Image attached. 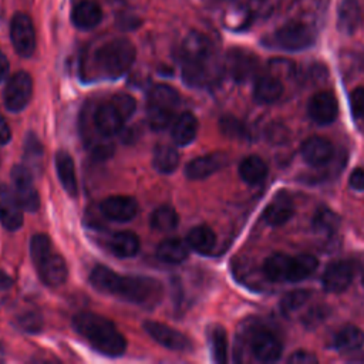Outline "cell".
<instances>
[{
	"instance_id": "cell-1",
	"label": "cell",
	"mask_w": 364,
	"mask_h": 364,
	"mask_svg": "<svg viewBox=\"0 0 364 364\" xmlns=\"http://www.w3.org/2000/svg\"><path fill=\"white\" fill-rule=\"evenodd\" d=\"M94 289L114 294L128 303L152 309L159 304L164 289L159 280L148 276H121L107 266L97 264L90 274Z\"/></svg>"
},
{
	"instance_id": "cell-2",
	"label": "cell",
	"mask_w": 364,
	"mask_h": 364,
	"mask_svg": "<svg viewBox=\"0 0 364 364\" xmlns=\"http://www.w3.org/2000/svg\"><path fill=\"white\" fill-rule=\"evenodd\" d=\"M182 77L191 87H206L216 80L218 67L210 40L191 31L182 43Z\"/></svg>"
},
{
	"instance_id": "cell-3",
	"label": "cell",
	"mask_w": 364,
	"mask_h": 364,
	"mask_svg": "<svg viewBox=\"0 0 364 364\" xmlns=\"http://www.w3.org/2000/svg\"><path fill=\"white\" fill-rule=\"evenodd\" d=\"M74 330L84 337L88 344L100 354L119 357L127 350V340L115 324L100 314L84 311L73 317Z\"/></svg>"
},
{
	"instance_id": "cell-4",
	"label": "cell",
	"mask_w": 364,
	"mask_h": 364,
	"mask_svg": "<svg viewBox=\"0 0 364 364\" xmlns=\"http://www.w3.org/2000/svg\"><path fill=\"white\" fill-rule=\"evenodd\" d=\"M135 55V47L129 40L112 38L94 51L91 67L98 78L115 80L131 68Z\"/></svg>"
},
{
	"instance_id": "cell-5",
	"label": "cell",
	"mask_w": 364,
	"mask_h": 364,
	"mask_svg": "<svg viewBox=\"0 0 364 364\" xmlns=\"http://www.w3.org/2000/svg\"><path fill=\"white\" fill-rule=\"evenodd\" d=\"M313 30L300 21H289L263 40L267 47L284 51H301L314 44Z\"/></svg>"
},
{
	"instance_id": "cell-6",
	"label": "cell",
	"mask_w": 364,
	"mask_h": 364,
	"mask_svg": "<svg viewBox=\"0 0 364 364\" xmlns=\"http://www.w3.org/2000/svg\"><path fill=\"white\" fill-rule=\"evenodd\" d=\"M13 191L27 212H36L40 208V196L33 182V171L27 165H14L11 169Z\"/></svg>"
},
{
	"instance_id": "cell-7",
	"label": "cell",
	"mask_w": 364,
	"mask_h": 364,
	"mask_svg": "<svg viewBox=\"0 0 364 364\" xmlns=\"http://www.w3.org/2000/svg\"><path fill=\"white\" fill-rule=\"evenodd\" d=\"M33 94V80L28 73L18 71L16 73L6 84L4 92H3V101L4 107L10 112H20L23 111Z\"/></svg>"
},
{
	"instance_id": "cell-8",
	"label": "cell",
	"mask_w": 364,
	"mask_h": 364,
	"mask_svg": "<svg viewBox=\"0 0 364 364\" xmlns=\"http://www.w3.org/2000/svg\"><path fill=\"white\" fill-rule=\"evenodd\" d=\"M10 38L16 53L28 58L36 50V30L26 13H16L10 23Z\"/></svg>"
},
{
	"instance_id": "cell-9",
	"label": "cell",
	"mask_w": 364,
	"mask_h": 364,
	"mask_svg": "<svg viewBox=\"0 0 364 364\" xmlns=\"http://www.w3.org/2000/svg\"><path fill=\"white\" fill-rule=\"evenodd\" d=\"M144 330L161 346L173 351H189L192 350L191 340L181 331L158 321H145Z\"/></svg>"
},
{
	"instance_id": "cell-10",
	"label": "cell",
	"mask_w": 364,
	"mask_h": 364,
	"mask_svg": "<svg viewBox=\"0 0 364 364\" xmlns=\"http://www.w3.org/2000/svg\"><path fill=\"white\" fill-rule=\"evenodd\" d=\"M307 114L317 125H330L334 122L338 114V104L333 92H316L307 102Z\"/></svg>"
},
{
	"instance_id": "cell-11",
	"label": "cell",
	"mask_w": 364,
	"mask_h": 364,
	"mask_svg": "<svg viewBox=\"0 0 364 364\" xmlns=\"http://www.w3.org/2000/svg\"><path fill=\"white\" fill-rule=\"evenodd\" d=\"M225 67L233 81L245 82L255 74L257 67V58L247 50L233 48L226 55Z\"/></svg>"
},
{
	"instance_id": "cell-12",
	"label": "cell",
	"mask_w": 364,
	"mask_h": 364,
	"mask_svg": "<svg viewBox=\"0 0 364 364\" xmlns=\"http://www.w3.org/2000/svg\"><path fill=\"white\" fill-rule=\"evenodd\" d=\"M101 213L114 222H129L138 213V202L127 195H114L100 203Z\"/></svg>"
},
{
	"instance_id": "cell-13",
	"label": "cell",
	"mask_w": 364,
	"mask_h": 364,
	"mask_svg": "<svg viewBox=\"0 0 364 364\" xmlns=\"http://www.w3.org/2000/svg\"><path fill=\"white\" fill-rule=\"evenodd\" d=\"M23 206L14 191L7 185H0V222L7 230H17L23 225Z\"/></svg>"
},
{
	"instance_id": "cell-14",
	"label": "cell",
	"mask_w": 364,
	"mask_h": 364,
	"mask_svg": "<svg viewBox=\"0 0 364 364\" xmlns=\"http://www.w3.org/2000/svg\"><path fill=\"white\" fill-rule=\"evenodd\" d=\"M354 277L353 264L347 260H334L323 272L321 283L328 293L344 291Z\"/></svg>"
},
{
	"instance_id": "cell-15",
	"label": "cell",
	"mask_w": 364,
	"mask_h": 364,
	"mask_svg": "<svg viewBox=\"0 0 364 364\" xmlns=\"http://www.w3.org/2000/svg\"><path fill=\"white\" fill-rule=\"evenodd\" d=\"M293 213H294V202L291 195L286 191H279L264 208L262 218L269 226L277 228L289 222Z\"/></svg>"
},
{
	"instance_id": "cell-16",
	"label": "cell",
	"mask_w": 364,
	"mask_h": 364,
	"mask_svg": "<svg viewBox=\"0 0 364 364\" xmlns=\"http://www.w3.org/2000/svg\"><path fill=\"white\" fill-rule=\"evenodd\" d=\"M250 348L257 361L273 363L282 355V343L276 336L266 330H259L253 333L250 338Z\"/></svg>"
},
{
	"instance_id": "cell-17",
	"label": "cell",
	"mask_w": 364,
	"mask_h": 364,
	"mask_svg": "<svg viewBox=\"0 0 364 364\" xmlns=\"http://www.w3.org/2000/svg\"><path fill=\"white\" fill-rule=\"evenodd\" d=\"M124 119L111 102L100 104L92 114V124L98 134L105 138H111L122 129Z\"/></svg>"
},
{
	"instance_id": "cell-18",
	"label": "cell",
	"mask_w": 364,
	"mask_h": 364,
	"mask_svg": "<svg viewBox=\"0 0 364 364\" xmlns=\"http://www.w3.org/2000/svg\"><path fill=\"white\" fill-rule=\"evenodd\" d=\"M228 156L222 152H212L206 155H200L193 158L185 166V175L188 179L199 181L210 176L212 173L218 172L222 166H225Z\"/></svg>"
},
{
	"instance_id": "cell-19",
	"label": "cell",
	"mask_w": 364,
	"mask_h": 364,
	"mask_svg": "<svg viewBox=\"0 0 364 364\" xmlns=\"http://www.w3.org/2000/svg\"><path fill=\"white\" fill-rule=\"evenodd\" d=\"M36 267H37L40 279L47 286L57 287L67 280L68 269H67L65 260L57 253L51 252L41 262H38L36 264Z\"/></svg>"
},
{
	"instance_id": "cell-20",
	"label": "cell",
	"mask_w": 364,
	"mask_h": 364,
	"mask_svg": "<svg viewBox=\"0 0 364 364\" xmlns=\"http://www.w3.org/2000/svg\"><path fill=\"white\" fill-rule=\"evenodd\" d=\"M301 156L311 166L327 165L334 156L333 144L323 136H311L301 145Z\"/></svg>"
},
{
	"instance_id": "cell-21",
	"label": "cell",
	"mask_w": 364,
	"mask_h": 364,
	"mask_svg": "<svg viewBox=\"0 0 364 364\" xmlns=\"http://www.w3.org/2000/svg\"><path fill=\"white\" fill-rule=\"evenodd\" d=\"M102 20V10L98 3L92 0H82L77 3L71 11V21L80 30H91Z\"/></svg>"
},
{
	"instance_id": "cell-22",
	"label": "cell",
	"mask_w": 364,
	"mask_h": 364,
	"mask_svg": "<svg viewBox=\"0 0 364 364\" xmlns=\"http://www.w3.org/2000/svg\"><path fill=\"white\" fill-rule=\"evenodd\" d=\"M179 105V94L168 84H156L148 92V108L173 114Z\"/></svg>"
},
{
	"instance_id": "cell-23",
	"label": "cell",
	"mask_w": 364,
	"mask_h": 364,
	"mask_svg": "<svg viewBox=\"0 0 364 364\" xmlns=\"http://www.w3.org/2000/svg\"><path fill=\"white\" fill-rule=\"evenodd\" d=\"M363 21V10L357 0H343L337 10V28L344 34H353Z\"/></svg>"
},
{
	"instance_id": "cell-24",
	"label": "cell",
	"mask_w": 364,
	"mask_h": 364,
	"mask_svg": "<svg viewBox=\"0 0 364 364\" xmlns=\"http://www.w3.org/2000/svg\"><path fill=\"white\" fill-rule=\"evenodd\" d=\"M55 171L57 176L60 179L61 186L64 191L71 196H77L78 193V185H77V176H75V166L71 155L63 149H60L55 154Z\"/></svg>"
},
{
	"instance_id": "cell-25",
	"label": "cell",
	"mask_w": 364,
	"mask_h": 364,
	"mask_svg": "<svg viewBox=\"0 0 364 364\" xmlns=\"http://www.w3.org/2000/svg\"><path fill=\"white\" fill-rule=\"evenodd\" d=\"M198 134V119L191 112H182L172 124L171 135L178 146L189 145Z\"/></svg>"
},
{
	"instance_id": "cell-26",
	"label": "cell",
	"mask_w": 364,
	"mask_h": 364,
	"mask_svg": "<svg viewBox=\"0 0 364 364\" xmlns=\"http://www.w3.org/2000/svg\"><path fill=\"white\" fill-rule=\"evenodd\" d=\"M317 266H318V260L313 255L300 253L293 257L290 256L286 282H290V283L303 282L316 272Z\"/></svg>"
},
{
	"instance_id": "cell-27",
	"label": "cell",
	"mask_w": 364,
	"mask_h": 364,
	"mask_svg": "<svg viewBox=\"0 0 364 364\" xmlns=\"http://www.w3.org/2000/svg\"><path fill=\"white\" fill-rule=\"evenodd\" d=\"M189 253V246L186 240L183 242L179 237H169L159 243L156 249V257L166 264H179L182 263Z\"/></svg>"
},
{
	"instance_id": "cell-28",
	"label": "cell",
	"mask_w": 364,
	"mask_h": 364,
	"mask_svg": "<svg viewBox=\"0 0 364 364\" xmlns=\"http://www.w3.org/2000/svg\"><path fill=\"white\" fill-rule=\"evenodd\" d=\"M364 346V331L353 324L341 327L333 338V348L340 353H353Z\"/></svg>"
},
{
	"instance_id": "cell-29",
	"label": "cell",
	"mask_w": 364,
	"mask_h": 364,
	"mask_svg": "<svg viewBox=\"0 0 364 364\" xmlns=\"http://www.w3.org/2000/svg\"><path fill=\"white\" fill-rule=\"evenodd\" d=\"M283 94V85L280 80L273 75H262L255 81L253 98L259 104H273Z\"/></svg>"
},
{
	"instance_id": "cell-30",
	"label": "cell",
	"mask_w": 364,
	"mask_h": 364,
	"mask_svg": "<svg viewBox=\"0 0 364 364\" xmlns=\"http://www.w3.org/2000/svg\"><path fill=\"white\" fill-rule=\"evenodd\" d=\"M108 249L117 257H132L139 250V239L132 232H117L108 239Z\"/></svg>"
},
{
	"instance_id": "cell-31",
	"label": "cell",
	"mask_w": 364,
	"mask_h": 364,
	"mask_svg": "<svg viewBox=\"0 0 364 364\" xmlns=\"http://www.w3.org/2000/svg\"><path fill=\"white\" fill-rule=\"evenodd\" d=\"M267 171L266 162L257 155L246 156L239 165V176L247 185L262 183L267 176Z\"/></svg>"
},
{
	"instance_id": "cell-32",
	"label": "cell",
	"mask_w": 364,
	"mask_h": 364,
	"mask_svg": "<svg viewBox=\"0 0 364 364\" xmlns=\"http://www.w3.org/2000/svg\"><path fill=\"white\" fill-rule=\"evenodd\" d=\"M186 243L189 249L198 253H209L213 250L216 245V235L215 232L205 225H199L192 228L186 235Z\"/></svg>"
},
{
	"instance_id": "cell-33",
	"label": "cell",
	"mask_w": 364,
	"mask_h": 364,
	"mask_svg": "<svg viewBox=\"0 0 364 364\" xmlns=\"http://www.w3.org/2000/svg\"><path fill=\"white\" fill-rule=\"evenodd\" d=\"M152 165L159 173H172L179 165V152L168 144L156 145L152 156Z\"/></svg>"
},
{
	"instance_id": "cell-34",
	"label": "cell",
	"mask_w": 364,
	"mask_h": 364,
	"mask_svg": "<svg viewBox=\"0 0 364 364\" xmlns=\"http://www.w3.org/2000/svg\"><path fill=\"white\" fill-rule=\"evenodd\" d=\"M290 256L284 253H273L263 263V273L272 282H286Z\"/></svg>"
},
{
	"instance_id": "cell-35",
	"label": "cell",
	"mask_w": 364,
	"mask_h": 364,
	"mask_svg": "<svg viewBox=\"0 0 364 364\" xmlns=\"http://www.w3.org/2000/svg\"><path fill=\"white\" fill-rule=\"evenodd\" d=\"M178 222H179V218L176 210L168 205H162L156 208L149 218L151 228L158 232H171L176 228Z\"/></svg>"
},
{
	"instance_id": "cell-36",
	"label": "cell",
	"mask_w": 364,
	"mask_h": 364,
	"mask_svg": "<svg viewBox=\"0 0 364 364\" xmlns=\"http://www.w3.org/2000/svg\"><path fill=\"white\" fill-rule=\"evenodd\" d=\"M212 360L215 363H226L228 360V336L223 327L212 326L208 331Z\"/></svg>"
},
{
	"instance_id": "cell-37",
	"label": "cell",
	"mask_w": 364,
	"mask_h": 364,
	"mask_svg": "<svg viewBox=\"0 0 364 364\" xmlns=\"http://www.w3.org/2000/svg\"><path fill=\"white\" fill-rule=\"evenodd\" d=\"M340 226V218L337 213L327 208H320L313 218V228L318 233L331 235Z\"/></svg>"
},
{
	"instance_id": "cell-38",
	"label": "cell",
	"mask_w": 364,
	"mask_h": 364,
	"mask_svg": "<svg viewBox=\"0 0 364 364\" xmlns=\"http://www.w3.org/2000/svg\"><path fill=\"white\" fill-rule=\"evenodd\" d=\"M310 299V291L306 289H296L286 293L280 300V311L286 316L296 313Z\"/></svg>"
},
{
	"instance_id": "cell-39",
	"label": "cell",
	"mask_w": 364,
	"mask_h": 364,
	"mask_svg": "<svg viewBox=\"0 0 364 364\" xmlns=\"http://www.w3.org/2000/svg\"><path fill=\"white\" fill-rule=\"evenodd\" d=\"M51 253V242L47 235L37 233L30 240V256L34 264L41 262L46 256Z\"/></svg>"
},
{
	"instance_id": "cell-40",
	"label": "cell",
	"mask_w": 364,
	"mask_h": 364,
	"mask_svg": "<svg viewBox=\"0 0 364 364\" xmlns=\"http://www.w3.org/2000/svg\"><path fill=\"white\" fill-rule=\"evenodd\" d=\"M109 102L115 107V109L119 112V115L122 117L124 121L129 119L135 109H136V101L134 97L128 95V94H115Z\"/></svg>"
},
{
	"instance_id": "cell-41",
	"label": "cell",
	"mask_w": 364,
	"mask_h": 364,
	"mask_svg": "<svg viewBox=\"0 0 364 364\" xmlns=\"http://www.w3.org/2000/svg\"><path fill=\"white\" fill-rule=\"evenodd\" d=\"M24 156L28 161V164H36V165H38V162L43 158L41 142L38 141V138L34 134H28L26 138Z\"/></svg>"
},
{
	"instance_id": "cell-42",
	"label": "cell",
	"mask_w": 364,
	"mask_h": 364,
	"mask_svg": "<svg viewBox=\"0 0 364 364\" xmlns=\"http://www.w3.org/2000/svg\"><path fill=\"white\" fill-rule=\"evenodd\" d=\"M146 118H148V124L152 129L162 131V129H165L166 127L171 125V122L173 119V114L146 108Z\"/></svg>"
},
{
	"instance_id": "cell-43",
	"label": "cell",
	"mask_w": 364,
	"mask_h": 364,
	"mask_svg": "<svg viewBox=\"0 0 364 364\" xmlns=\"http://www.w3.org/2000/svg\"><path fill=\"white\" fill-rule=\"evenodd\" d=\"M220 131L232 138H243L246 134L243 124L233 117H225L220 119Z\"/></svg>"
},
{
	"instance_id": "cell-44",
	"label": "cell",
	"mask_w": 364,
	"mask_h": 364,
	"mask_svg": "<svg viewBox=\"0 0 364 364\" xmlns=\"http://www.w3.org/2000/svg\"><path fill=\"white\" fill-rule=\"evenodd\" d=\"M350 108L355 119L364 121V87H357L350 94Z\"/></svg>"
},
{
	"instance_id": "cell-45",
	"label": "cell",
	"mask_w": 364,
	"mask_h": 364,
	"mask_svg": "<svg viewBox=\"0 0 364 364\" xmlns=\"http://www.w3.org/2000/svg\"><path fill=\"white\" fill-rule=\"evenodd\" d=\"M18 326L23 328V331L37 333L41 330V317L37 313L28 311L18 317Z\"/></svg>"
},
{
	"instance_id": "cell-46",
	"label": "cell",
	"mask_w": 364,
	"mask_h": 364,
	"mask_svg": "<svg viewBox=\"0 0 364 364\" xmlns=\"http://www.w3.org/2000/svg\"><path fill=\"white\" fill-rule=\"evenodd\" d=\"M287 363H290V364H317L318 358L314 353H310L306 350H299V351H294L287 358Z\"/></svg>"
},
{
	"instance_id": "cell-47",
	"label": "cell",
	"mask_w": 364,
	"mask_h": 364,
	"mask_svg": "<svg viewBox=\"0 0 364 364\" xmlns=\"http://www.w3.org/2000/svg\"><path fill=\"white\" fill-rule=\"evenodd\" d=\"M324 317H326V310H324V307H316V309L310 310V311L304 316L303 321H304L306 326H316V324H318L321 320H324Z\"/></svg>"
},
{
	"instance_id": "cell-48",
	"label": "cell",
	"mask_w": 364,
	"mask_h": 364,
	"mask_svg": "<svg viewBox=\"0 0 364 364\" xmlns=\"http://www.w3.org/2000/svg\"><path fill=\"white\" fill-rule=\"evenodd\" d=\"M348 183L355 191H364V168H355L348 178Z\"/></svg>"
},
{
	"instance_id": "cell-49",
	"label": "cell",
	"mask_w": 364,
	"mask_h": 364,
	"mask_svg": "<svg viewBox=\"0 0 364 364\" xmlns=\"http://www.w3.org/2000/svg\"><path fill=\"white\" fill-rule=\"evenodd\" d=\"M11 138L10 127L7 125L6 119L0 115V145H6Z\"/></svg>"
},
{
	"instance_id": "cell-50",
	"label": "cell",
	"mask_w": 364,
	"mask_h": 364,
	"mask_svg": "<svg viewBox=\"0 0 364 364\" xmlns=\"http://www.w3.org/2000/svg\"><path fill=\"white\" fill-rule=\"evenodd\" d=\"M7 74H9V60L0 50V82L6 80Z\"/></svg>"
},
{
	"instance_id": "cell-51",
	"label": "cell",
	"mask_w": 364,
	"mask_h": 364,
	"mask_svg": "<svg viewBox=\"0 0 364 364\" xmlns=\"http://www.w3.org/2000/svg\"><path fill=\"white\" fill-rule=\"evenodd\" d=\"M11 284H13L11 277H10L7 273L0 272V290H6V289H9Z\"/></svg>"
},
{
	"instance_id": "cell-52",
	"label": "cell",
	"mask_w": 364,
	"mask_h": 364,
	"mask_svg": "<svg viewBox=\"0 0 364 364\" xmlns=\"http://www.w3.org/2000/svg\"><path fill=\"white\" fill-rule=\"evenodd\" d=\"M1 361H4V348H3V346H1V343H0V363Z\"/></svg>"
}]
</instances>
